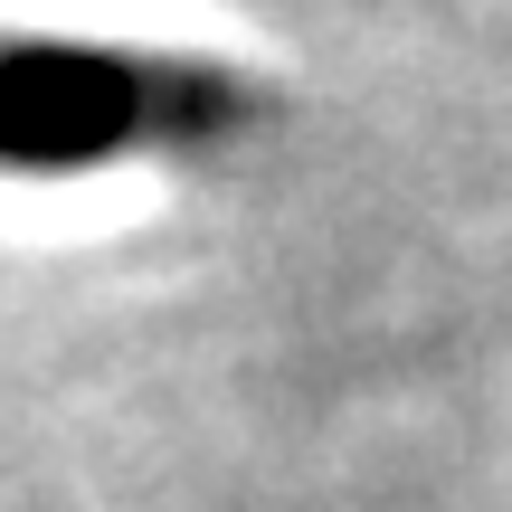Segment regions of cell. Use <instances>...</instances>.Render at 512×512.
<instances>
[{"label":"cell","mask_w":512,"mask_h":512,"mask_svg":"<svg viewBox=\"0 0 512 512\" xmlns=\"http://www.w3.org/2000/svg\"><path fill=\"white\" fill-rule=\"evenodd\" d=\"M266 95L219 57L114 38H0V171H105L124 152L228 143Z\"/></svg>","instance_id":"6da1fadb"}]
</instances>
